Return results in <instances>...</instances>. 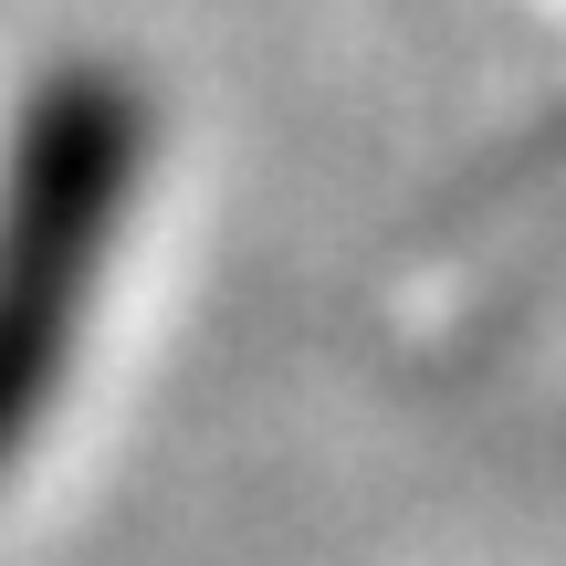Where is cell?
Returning <instances> with one entry per match:
<instances>
[{"label":"cell","mask_w":566,"mask_h":566,"mask_svg":"<svg viewBox=\"0 0 566 566\" xmlns=\"http://www.w3.org/2000/svg\"><path fill=\"white\" fill-rule=\"evenodd\" d=\"M147 168V105L105 63H63L32 84L0 168V462L53 409L63 357L84 336L95 273L116 252V221Z\"/></svg>","instance_id":"obj_1"}]
</instances>
